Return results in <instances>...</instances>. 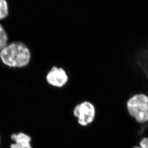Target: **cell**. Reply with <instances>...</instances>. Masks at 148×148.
I'll list each match as a JSON object with an SVG mask.
<instances>
[{
	"instance_id": "obj_6",
	"label": "cell",
	"mask_w": 148,
	"mask_h": 148,
	"mask_svg": "<svg viewBox=\"0 0 148 148\" xmlns=\"http://www.w3.org/2000/svg\"><path fill=\"white\" fill-rule=\"evenodd\" d=\"M9 14V7L7 0H0V21L7 18Z\"/></svg>"
},
{
	"instance_id": "obj_9",
	"label": "cell",
	"mask_w": 148,
	"mask_h": 148,
	"mask_svg": "<svg viewBox=\"0 0 148 148\" xmlns=\"http://www.w3.org/2000/svg\"><path fill=\"white\" fill-rule=\"evenodd\" d=\"M1 145H2V140H1V136L0 134V148H1Z\"/></svg>"
},
{
	"instance_id": "obj_7",
	"label": "cell",
	"mask_w": 148,
	"mask_h": 148,
	"mask_svg": "<svg viewBox=\"0 0 148 148\" xmlns=\"http://www.w3.org/2000/svg\"><path fill=\"white\" fill-rule=\"evenodd\" d=\"M8 35L3 25L0 23V51L9 43Z\"/></svg>"
},
{
	"instance_id": "obj_3",
	"label": "cell",
	"mask_w": 148,
	"mask_h": 148,
	"mask_svg": "<svg viewBox=\"0 0 148 148\" xmlns=\"http://www.w3.org/2000/svg\"><path fill=\"white\" fill-rule=\"evenodd\" d=\"M73 114L78 124L81 127H86L93 122L95 118L96 110L92 103L85 101L75 106Z\"/></svg>"
},
{
	"instance_id": "obj_1",
	"label": "cell",
	"mask_w": 148,
	"mask_h": 148,
	"mask_svg": "<svg viewBox=\"0 0 148 148\" xmlns=\"http://www.w3.org/2000/svg\"><path fill=\"white\" fill-rule=\"evenodd\" d=\"M32 59L30 51L24 43L12 41L0 51V62L11 69H18L27 66Z\"/></svg>"
},
{
	"instance_id": "obj_4",
	"label": "cell",
	"mask_w": 148,
	"mask_h": 148,
	"mask_svg": "<svg viewBox=\"0 0 148 148\" xmlns=\"http://www.w3.org/2000/svg\"><path fill=\"white\" fill-rule=\"evenodd\" d=\"M47 83L52 87L62 88L69 82V75L63 67L53 66L47 72L45 77Z\"/></svg>"
},
{
	"instance_id": "obj_5",
	"label": "cell",
	"mask_w": 148,
	"mask_h": 148,
	"mask_svg": "<svg viewBox=\"0 0 148 148\" xmlns=\"http://www.w3.org/2000/svg\"><path fill=\"white\" fill-rule=\"evenodd\" d=\"M11 143L9 148H33L30 135L23 132L12 133L9 136Z\"/></svg>"
},
{
	"instance_id": "obj_8",
	"label": "cell",
	"mask_w": 148,
	"mask_h": 148,
	"mask_svg": "<svg viewBox=\"0 0 148 148\" xmlns=\"http://www.w3.org/2000/svg\"><path fill=\"white\" fill-rule=\"evenodd\" d=\"M139 146L140 148H148V137H144L140 140Z\"/></svg>"
},
{
	"instance_id": "obj_2",
	"label": "cell",
	"mask_w": 148,
	"mask_h": 148,
	"mask_svg": "<svg viewBox=\"0 0 148 148\" xmlns=\"http://www.w3.org/2000/svg\"><path fill=\"white\" fill-rule=\"evenodd\" d=\"M128 114L137 122L144 124L148 121V96L143 93L135 94L127 102Z\"/></svg>"
},
{
	"instance_id": "obj_10",
	"label": "cell",
	"mask_w": 148,
	"mask_h": 148,
	"mask_svg": "<svg viewBox=\"0 0 148 148\" xmlns=\"http://www.w3.org/2000/svg\"><path fill=\"white\" fill-rule=\"evenodd\" d=\"M132 148H140V147L138 145L135 146L134 147H133Z\"/></svg>"
}]
</instances>
